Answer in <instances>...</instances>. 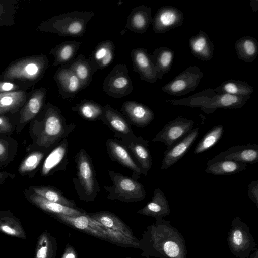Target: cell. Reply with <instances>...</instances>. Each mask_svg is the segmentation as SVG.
Masks as SVG:
<instances>
[{
    "instance_id": "cell-1",
    "label": "cell",
    "mask_w": 258,
    "mask_h": 258,
    "mask_svg": "<svg viewBox=\"0 0 258 258\" xmlns=\"http://www.w3.org/2000/svg\"><path fill=\"white\" fill-rule=\"evenodd\" d=\"M141 255L145 258H187L185 240L182 234L163 218L146 227L139 240Z\"/></svg>"
},
{
    "instance_id": "cell-2",
    "label": "cell",
    "mask_w": 258,
    "mask_h": 258,
    "mask_svg": "<svg viewBox=\"0 0 258 258\" xmlns=\"http://www.w3.org/2000/svg\"><path fill=\"white\" fill-rule=\"evenodd\" d=\"M75 128L74 123H67L59 108L50 103L45 104L40 112L30 122L29 133L32 142L27 147L26 151L49 152Z\"/></svg>"
},
{
    "instance_id": "cell-3",
    "label": "cell",
    "mask_w": 258,
    "mask_h": 258,
    "mask_svg": "<svg viewBox=\"0 0 258 258\" xmlns=\"http://www.w3.org/2000/svg\"><path fill=\"white\" fill-rule=\"evenodd\" d=\"M250 97V96H237L216 93L213 89L208 88L187 98L165 101L174 105L200 107L206 114H210L218 109L240 108Z\"/></svg>"
},
{
    "instance_id": "cell-4",
    "label": "cell",
    "mask_w": 258,
    "mask_h": 258,
    "mask_svg": "<svg viewBox=\"0 0 258 258\" xmlns=\"http://www.w3.org/2000/svg\"><path fill=\"white\" fill-rule=\"evenodd\" d=\"M94 17V14L89 11L65 13L43 22L38 29L62 37H81L85 33L88 23Z\"/></svg>"
},
{
    "instance_id": "cell-5",
    "label": "cell",
    "mask_w": 258,
    "mask_h": 258,
    "mask_svg": "<svg viewBox=\"0 0 258 258\" xmlns=\"http://www.w3.org/2000/svg\"><path fill=\"white\" fill-rule=\"evenodd\" d=\"M48 63L46 56L43 54L21 58L6 68L0 75V80L35 83L43 76Z\"/></svg>"
},
{
    "instance_id": "cell-6",
    "label": "cell",
    "mask_w": 258,
    "mask_h": 258,
    "mask_svg": "<svg viewBox=\"0 0 258 258\" xmlns=\"http://www.w3.org/2000/svg\"><path fill=\"white\" fill-rule=\"evenodd\" d=\"M77 174L73 181L80 200L92 202L100 191L92 161L86 150L81 148L75 155Z\"/></svg>"
},
{
    "instance_id": "cell-7",
    "label": "cell",
    "mask_w": 258,
    "mask_h": 258,
    "mask_svg": "<svg viewBox=\"0 0 258 258\" xmlns=\"http://www.w3.org/2000/svg\"><path fill=\"white\" fill-rule=\"evenodd\" d=\"M60 222L77 230L118 246L124 242L125 236L122 233L110 229L86 214L71 216L66 215L53 216Z\"/></svg>"
},
{
    "instance_id": "cell-8",
    "label": "cell",
    "mask_w": 258,
    "mask_h": 258,
    "mask_svg": "<svg viewBox=\"0 0 258 258\" xmlns=\"http://www.w3.org/2000/svg\"><path fill=\"white\" fill-rule=\"evenodd\" d=\"M108 173L113 184L104 186L108 199L130 203L145 199L146 191L142 183L120 173L112 170H109Z\"/></svg>"
},
{
    "instance_id": "cell-9",
    "label": "cell",
    "mask_w": 258,
    "mask_h": 258,
    "mask_svg": "<svg viewBox=\"0 0 258 258\" xmlns=\"http://www.w3.org/2000/svg\"><path fill=\"white\" fill-rule=\"evenodd\" d=\"M227 239L230 251L237 258H249L251 252L257 248L249 227L239 216L232 221Z\"/></svg>"
},
{
    "instance_id": "cell-10",
    "label": "cell",
    "mask_w": 258,
    "mask_h": 258,
    "mask_svg": "<svg viewBox=\"0 0 258 258\" xmlns=\"http://www.w3.org/2000/svg\"><path fill=\"white\" fill-rule=\"evenodd\" d=\"M128 73V68L125 64L115 65L105 77L103 83V90L106 94L115 98L130 94L133 90V86Z\"/></svg>"
},
{
    "instance_id": "cell-11",
    "label": "cell",
    "mask_w": 258,
    "mask_h": 258,
    "mask_svg": "<svg viewBox=\"0 0 258 258\" xmlns=\"http://www.w3.org/2000/svg\"><path fill=\"white\" fill-rule=\"evenodd\" d=\"M204 76L200 69L191 66L162 87L163 92L172 96H182L194 91Z\"/></svg>"
},
{
    "instance_id": "cell-12",
    "label": "cell",
    "mask_w": 258,
    "mask_h": 258,
    "mask_svg": "<svg viewBox=\"0 0 258 258\" xmlns=\"http://www.w3.org/2000/svg\"><path fill=\"white\" fill-rule=\"evenodd\" d=\"M194 121L179 116L168 122L152 140L161 142L168 149L186 136L193 128Z\"/></svg>"
},
{
    "instance_id": "cell-13",
    "label": "cell",
    "mask_w": 258,
    "mask_h": 258,
    "mask_svg": "<svg viewBox=\"0 0 258 258\" xmlns=\"http://www.w3.org/2000/svg\"><path fill=\"white\" fill-rule=\"evenodd\" d=\"M118 140L135 158L143 174L147 176L152 165V158L149 149V142L134 133L121 137Z\"/></svg>"
},
{
    "instance_id": "cell-14",
    "label": "cell",
    "mask_w": 258,
    "mask_h": 258,
    "mask_svg": "<svg viewBox=\"0 0 258 258\" xmlns=\"http://www.w3.org/2000/svg\"><path fill=\"white\" fill-rule=\"evenodd\" d=\"M46 96V90L44 88H39L31 92L19 111V117L15 128L17 133H20L40 112L45 104Z\"/></svg>"
},
{
    "instance_id": "cell-15",
    "label": "cell",
    "mask_w": 258,
    "mask_h": 258,
    "mask_svg": "<svg viewBox=\"0 0 258 258\" xmlns=\"http://www.w3.org/2000/svg\"><path fill=\"white\" fill-rule=\"evenodd\" d=\"M184 18L183 12L175 7L165 6L160 8L152 21L155 33H164L181 26Z\"/></svg>"
},
{
    "instance_id": "cell-16",
    "label": "cell",
    "mask_w": 258,
    "mask_h": 258,
    "mask_svg": "<svg viewBox=\"0 0 258 258\" xmlns=\"http://www.w3.org/2000/svg\"><path fill=\"white\" fill-rule=\"evenodd\" d=\"M68 153V142L66 138L46 155L39 169L40 175L47 177L58 170L64 169L67 164Z\"/></svg>"
},
{
    "instance_id": "cell-17",
    "label": "cell",
    "mask_w": 258,
    "mask_h": 258,
    "mask_svg": "<svg viewBox=\"0 0 258 258\" xmlns=\"http://www.w3.org/2000/svg\"><path fill=\"white\" fill-rule=\"evenodd\" d=\"M106 145L107 153L111 160L131 170L133 179L137 180L143 174L140 167L132 158L128 150L118 140L109 139L106 141Z\"/></svg>"
},
{
    "instance_id": "cell-18",
    "label": "cell",
    "mask_w": 258,
    "mask_h": 258,
    "mask_svg": "<svg viewBox=\"0 0 258 258\" xmlns=\"http://www.w3.org/2000/svg\"><path fill=\"white\" fill-rule=\"evenodd\" d=\"M221 160H232L246 164H256L258 162V145L249 143L232 147L214 156L207 163Z\"/></svg>"
},
{
    "instance_id": "cell-19",
    "label": "cell",
    "mask_w": 258,
    "mask_h": 258,
    "mask_svg": "<svg viewBox=\"0 0 258 258\" xmlns=\"http://www.w3.org/2000/svg\"><path fill=\"white\" fill-rule=\"evenodd\" d=\"M25 198L40 209L49 213L52 216L56 215H66L71 216L85 215L87 213L83 210L69 207L59 203L49 201L28 188L24 191Z\"/></svg>"
},
{
    "instance_id": "cell-20",
    "label": "cell",
    "mask_w": 258,
    "mask_h": 258,
    "mask_svg": "<svg viewBox=\"0 0 258 258\" xmlns=\"http://www.w3.org/2000/svg\"><path fill=\"white\" fill-rule=\"evenodd\" d=\"M199 129L193 128L186 136L164 151L161 170L168 169L182 158L189 150L198 136Z\"/></svg>"
},
{
    "instance_id": "cell-21",
    "label": "cell",
    "mask_w": 258,
    "mask_h": 258,
    "mask_svg": "<svg viewBox=\"0 0 258 258\" xmlns=\"http://www.w3.org/2000/svg\"><path fill=\"white\" fill-rule=\"evenodd\" d=\"M121 111L128 122L138 127L147 126L155 117L154 113L148 106L134 101L124 102Z\"/></svg>"
},
{
    "instance_id": "cell-22",
    "label": "cell",
    "mask_w": 258,
    "mask_h": 258,
    "mask_svg": "<svg viewBox=\"0 0 258 258\" xmlns=\"http://www.w3.org/2000/svg\"><path fill=\"white\" fill-rule=\"evenodd\" d=\"M54 79L62 97L70 99L82 90L81 82L75 73L66 65L61 66L55 72Z\"/></svg>"
},
{
    "instance_id": "cell-23",
    "label": "cell",
    "mask_w": 258,
    "mask_h": 258,
    "mask_svg": "<svg viewBox=\"0 0 258 258\" xmlns=\"http://www.w3.org/2000/svg\"><path fill=\"white\" fill-rule=\"evenodd\" d=\"M134 71L141 79L153 84L157 81L156 70L147 51L143 48L133 49L131 52Z\"/></svg>"
},
{
    "instance_id": "cell-24",
    "label": "cell",
    "mask_w": 258,
    "mask_h": 258,
    "mask_svg": "<svg viewBox=\"0 0 258 258\" xmlns=\"http://www.w3.org/2000/svg\"><path fill=\"white\" fill-rule=\"evenodd\" d=\"M101 121L110 128L115 137L120 139L134 133L125 117L109 105L104 106Z\"/></svg>"
},
{
    "instance_id": "cell-25",
    "label": "cell",
    "mask_w": 258,
    "mask_h": 258,
    "mask_svg": "<svg viewBox=\"0 0 258 258\" xmlns=\"http://www.w3.org/2000/svg\"><path fill=\"white\" fill-rule=\"evenodd\" d=\"M79 79L82 90L91 83L92 78L98 70L95 63L90 58H86L82 54H79L73 60L66 64Z\"/></svg>"
},
{
    "instance_id": "cell-26",
    "label": "cell",
    "mask_w": 258,
    "mask_h": 258,
    "mask_svg": "<svg viewBox=\"0 0 258 258\" xmlns=\"http://www.w3.org/2000/svg\"><path fill=\"white\" fill-rule=\"evenodd\" d=\"M152 19L151 8L144 5H139L133 8L129 13L126 27L135 33L142 34L148 30Z\"/></svg>"
},
{
    "instance_id": "cell-27",
    "label": "cell",
    "mask_w": 258,
    "mask_h": 258,
    "mask_svg": "<svg viewBox=\"0 0 258 258\" xmlns=\"http://www.w3.org/2000/svg\"><path fill=\"white\" fill-rule=\"evenodd\" d=\"M88 215L105 227L120 232L133 240H139L134 236L133 231L128 226L114 213L109 211H101L93 213H88Z\"/></svg>"
},
{
    "instance_id": "cell-28",
    "label": "cell",
    "mask_w": 258,
    "mask_h": 258,
    "mask_svg": "<svg viewBox=\"0 0 258 258\" xmlns=\"http://www.w3.org/2000/svg\"><path fill=\"white\" fill-rule=\"evenodd\" d=\"M137 213L144 216L156 218H163L170 214V209L167 199L159 188H156L151 200Z\"/></svg>"
},
{
    "instance_id": "cell-29",
    "label": "cell",
    "mask_w": 258,
    "mask_h": 258,
    "mask_svg": "<svg viewBox=\"0 0 258 258\" xmlns=\"http://www.w3.org/2000/svg\"><path fill=\"white\" fill-rule=\"evenodd\" d=\"M191 54L203 61L210 60L214 54V45L208 34L200 30L196 36L191 37L188 40Z\"/></svg>"
},
{
    "instance_id": "cell-30",
    "label": "cell",
    "mask_w": 258,
    "mask_h": 258,
    "mask_svg": "<svg viewBox=\"0 0 258 258\" xmlns=\"http://www.w3.org/2000/svg\"><path fill=\"white\" fill-rule=\"evenodd\" d=\"M27 97L26 92L23 90L0 93V115L19 112Z\"/></svg>"
},
{
    "instance_id": "cell-31",
    "label": "cell",
    "mask_w": 258,
    "mask_h": 258,
    "mask_svg": "<svg viewBox=\"0 0 258 258\" xmlns=\"http://www.w3.org/2000/svg\"><path fill=\"white\" fill-rule=\"evenodd\" d=\"M0 232L23 240L26 238L21 221L9 210H0Z\"/></svg>"
},
{
    "instance_id": "cell-32",
    "label": "cell",
    "mask_w": 258,
    "mask_h": 258,
    "mask_svg": "<svg viewBox=\"0 0 258 258\" xmlns=\"http://www.w3.org/2000/svg\"><path fill=\"white\" fill-rule=\"evenodd\" d=\"M80 45L79 42L69 40L61 42L50 51V54L54 57L53 66H65L74 59Z\"/></svg>"
},
{
    "instance_id": "cell-33",
    "label": "cell",
    "mask_w": 258,
    "mask_h": 258,
    "mask_svg": "<svg viewBox=\"0 0 258 258\" xmlns=\"http://www.w3.org/2000/svg\"><path fill=\"white\" fill-rule=\"evenodd\" d=\"M49 152L34 150L27 152V154L20 163L18 171L22 176L33 178L39 170L42 163Z\"/></svg>"
},
{
    "instance_id": "cell-34",
    "label": "cell",
    "mask_w": 258,
    "mask_h": 258,
    "mask_svg": "<svg viewBox=\"0 0 258 258\" xmlns=\"http://www.w3.org/2000/svg\"><path fill=\"white\" fill-rule=\"evenodd\" d=\"M174 56V51L170 48L164 46L157 48L153 54L151 55L157 79H162L164 74L170 71Z\"/></svg>"
},
{
    "instance_id": "cell-35",
    "label": "cell",
    "mask_w": 258,
    "mask_h": 258,
    "mask_svg": "<svg viewBox=\"0 0 258 258\" xmlns=\"http://www.w3.org/2000/svg\"><path fill=\"white\" fill-rule=\"evenodd\" d=\"M115 54V45L110 40H106L98 43L89 57L98 69H103L112 62Z\"/></svg>"
},
{
    "instance_id": "cell-36",
    "label": "cell",
    "mask_w": 258,
    "mask_h": 258,
    "mask_svg": "<svg viewBox=\"0 0 258 258\" xmlns=\"http://www.w3.org/2000/svg\"><path fill=\"white\" fill-rule=\"evenodd\" d=\"M236 53L239 60L246 62L253 61L258 55V41L251 36L239 38L234 44Z\"/></svg>"
},
{
    "instance_id": "cell-37",
    "label": "cell",
    "mask_w": 258,
    "mask_h": 258,
    "mask_svg": "<svg viewBox=\"0 0 258 258\" xmlns=\"http://www.w3.org/2000/svg\"><path fill=\"white\" fill-rule=\"evenodd\" d=\"M29 190L44 199L64 206L77 208L75 202L65 197L61 192L55 187L46 185H31L27 188Z\"/></svg>"
},
{
    "instance_id": "cell-38",
    "label": "cell",
    "mask_w": 258,
    "mask_h": 258,
    "mask_svg": "<svg viewBox=\"0 0 258 258\" xmlns=\"http://www.w3.org/2000/svg\"><path fill=\"white\" fill-rule=\"evenodd\" d=\"M82 118L89 120H101L104 107L92 100L84 99L72 108Z\"/></svg>"
},
{
    "instance_id": "cell-39",
    "label": "cell",
    "mask_w": 258,
    "mask_h": 258,
    "mask_svg": "<svg viewBox=\"0 0 258 258\" xmlns=\"http://www.w3.org/2000/svg\"><path fill=\"white\" fill-rule=\"evenodd\" d=\"M57 250L55 238L47 231H44L38 237L34 258H55Z\"/></svg>"
},
{
    "instance_id": "cell-40",
    "label": "cell",
    "mask_w": 258,
    "mask_h": 258,
    "mask_svg": "<svg viewBox=\"0 0 258 258\" xmlns=\"http://www.w3.org/2000/svg\"><path fill=\"white\" fill-rule=\"evenodd\" d=\"M247 164L228 160H221L207 163L206 173L215 175H226L236 174L245 169Z\"/></svg>"
},
{
    "instance_id": "cell-41",
    "label": "cell",
    "mask_w": 258,
    "mask_h": 258,
    "mask_svg": "<svg viewBox=\"0 0 258 258\" xmlns=\"http://www.w3.org/2000/svg\"><path fill=\"white\" fill-rule=\"evenodd\" d=\"M213 90L217 93L237 96H250L254 92L253 87L247 82L233 79L225 81Z\"/></svg>"
},
{
    "instance_id": "cell-42",
    "label": "cell",
    "mask_w": 258,
    "mask_h": 258,
    "mask_svg": "<svg viewBox=\"0 0 258 258\" xmlns=\"http://www.w3.org/2000/svg\"><path fill=\"white\" fill-rule=\"evenodd\" d=\"M18 142L11 136L0 135V169L6 167L14 159Z\"/></svg>"
},
{
    "instance_id": "cell-43",
    "label": "cell",
    "mask_w": 258,
    "mask_h": 258,
    "mask_svg": "<svg viewBox=\"0 0 258 258\" xmlns=\"http://www.w3.org/2000/svg\"><path fill=\"white\" fill-rule=\"evenodd\" d=\"M224 133V126L216 125L210 129L201 139L194 150L195 154L204 152L215 146L221 139Z\"/></svg>"
},
{
    "instance_id": "cell-44",
    "label": "cell",
    "mask_w": 258,
    "mask_h": 258,
    "mask_svg": "<svg viewBox=\"0 0 258 258\" xmlns=\"http://www.w3.org/2000/svg\"><path fill=\"white\" fill-rule=\"evenodd\" d=\"M17 121H12L6 115H0V135L11 136L15 130Z\"/></svg>"
},
{
    "instance_id": "cell-45",
    "label": "cell",
    "mask_w": 258,
    "mask_h": 258,
    "mask_svg": "<svg viewBox=\"0 0 258 258\" xmlns=\"http://www.w3.org/2000/svg\"><path fill=\"white\" fill-rule=\"evenodd\" d=\"M19 85L16 83L8 80H0V93L18 91Z\"/></svg>"
},
{
    "instance_id": "cell-46",
    "label": "cell",
    "mask_w": 258,
    "mask_h": 258,
    "mask_svg": "<svg viewBox=\"0 0 258 258\" xmlns=\"http://www.w3.org/2000/svg\"><path fill=\"white\" fill-rule=\"evenodd\" d=\"M247 195L248 198L258 208V180L252 181L248 186Z\"/></svg>"
},
{
    "instance_id": "cell-47",
    "label": "cell",
    "mask_w": 258,
    "mask_h": 258,
    "mask_svg": "<svg viewBox=\"0 0 258 258\" xmlns=\"http://www.w3.org/2000/svg\"><path fill=\"white\" fill-rule=\"evenodd\" d=\"M61 258H78L77 251L70 243L66 245Z\"/></svg>"
},
{
    "instance_id": "cell-48",
    "label": "cell",
    "mask_w": 258,
    "mask_h": 258,
    "mask_svg": "<svg viewBox=\"0 0 258 258\" xmlns=\"http://www.w3.org/2000/svg\"><path fill=\"white\" fill-rule=\"evenodd\" d=\"M15 176V173H12L5 171H0V186L5 183L7 179H13Z\"/></svg>"
},
{
    "instance_id": "cell-49",
    "label": "cell",
    "mask_w": 258,
    "mask_h": 258,
    "mask_svg": "<svg viewBox=\"0 0 258 258\" xmlns=\"http://www.w3.org/2000/svg\"><path fill=\"white\" fill-rule=\"evenodd\" d=\"M249 258H258V249L256 248L254 252L250 254L249 256Z\"/></svg>"
},
{
    "instance_id": "cell-50",
    "label": "cell",
    "mask_w": 258,
    "mask_h": 258,
    "mask_svg": "<svg viewBox=\"0 0 258 258\" xmlns=\"http://www.w3.org/2000/svg\"><path fill=\"white\" fill-rule=\"evenodd\" d=\"M3 12L2 11V8L1 7V6H0V16L2 15V13H3Z\"/></svg>"
},
{
    "instance_id": "cell-51",
    "label": "cell",
    "mask_w": 258,
    "mask_h": 258,
    "mask_svg": "<svg viewBox=\"0 0 258 258\" xmlns=\"http://www.w3.org/2000/svg\"><path fill=\"white\" fill-rule=\"evenodd\" d=\"M125 258H133V257H130V256H127Z\"/></svg>"
}]
</instances>
